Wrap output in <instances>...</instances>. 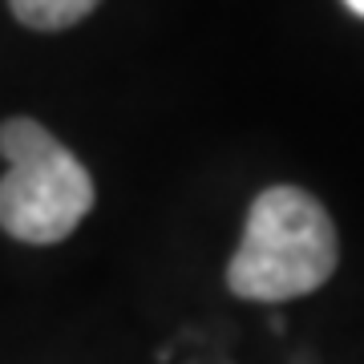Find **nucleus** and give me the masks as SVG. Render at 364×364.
I'll use <instances>...</instances> for the list:
<instances>
[{
	"mask_svg": "<svg viewBox=\"0 0 364 364\" xmlns=\"http://www.w3.org/2000/svg\"><path fill=\"white\" fill-rule=\"evenodd\" d=\"M340 239L320 203L299 186H267L247 210L243 239L227 267V287L239 299L284 304L332 279Z\"/></svg>",
	"mask_w": 364,
	"mask_h": 364,
	"instance_id": "obj_1",
	"label": "nucleus"
},
{
	"mask_svg": "<svg viewBox=\"0 0 364 364\" xmlns=\"http://www.w3.org/2000/svg\"><path fill=\"white\" fill-rule=\"evenodd\" d=\"M0 154L9 158V174L0 178V227L37 247L69 239L97 198L90 170L33 117H9L0 126Z\"/></svg>",
	"mask_w": 364,
	"mask_h": 364,
	"instance_id": "obj_2",
	"label": "nucleus"
},
{
	"mask_svg": "<svg viewBox=\"0 0 364 364\" xmlns=\"http://www.w3.org/2000/svg\"><path fill=\"white\" fill-rule=\"evenodd\" d=\"M102 0H9L13 16L25 28H41V33H57L85 21Z\"/></svg>",
	"mask_w": 364,
	"mask_h": 364,
	"instance_id": "obj_3",
	"label": "nucleus"
},
{
	"mask_svg": "<svg viewBox=\"0 0 364 364\" xmlns=\"http://www.w3.org/2000/svg\"><path fill=\"white\" fill-rule=\"evenodd\" d=\"M344 4H348V9H352L356 16H364V0H344Z\"/></svg>",
	"mask_w": 364,
	"mask_h": 364,
	"instance_id": "obj_4",
	"label": "nucleus"
}]
</instances>
